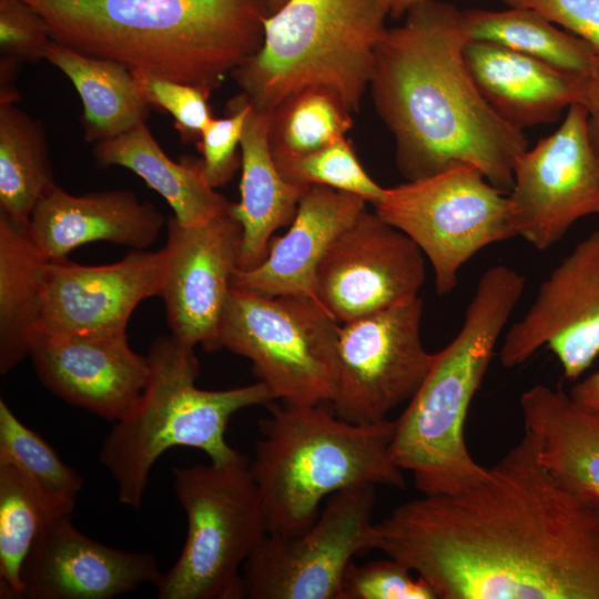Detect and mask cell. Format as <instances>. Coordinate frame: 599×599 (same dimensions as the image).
<instances>
[{
  "mask_svg": "<svg viewBox=\"0 0 599 599\" xmlns=\"http://www.w3.org/2000/svg\"><path fill=\"white\" fill-rule=\"evenodd\" d=\"M281 174L298 185H325L375 204L384 193L359 163L351 143L339 139L318 150L291 154L272 151Z\"/></svg>",
  "mask_w": 599,
  "mask_h": 599,
  "instance_id": "cell-32",
  "label": "cell"
},
{
  "mask_svg": "<svg viewBox=\"0 0 599 599\" xmlns=\"http://www.w3.org/2000/svg\"><path fill=\"white\" fill-rule=\"evenodd\" d=\"M163 271L162 250H133L121 261L98 266L48 261L41 331L91 337L126 334L135 307L160 296Z\"/></svg>",
  "mask_w": 599,
  "mask_h": 599,
  "instance_id": "cell-17",
  "label": "cell"
},
{
  "mask_svg": "<svg viewBox=\"0 0 599 599\" xmlns=\"http://www.w3.org/2000/svg\"><path fill=\"white\" fill-rule=\"evenodd\" d=\"M272 404L258 423L248 465L263 502L268 534L298 535L328 496L357 486H405L389 453L394 420L354 424L323 404Z\"/></svg>",
  "mask_w": 599,
  "mask_h": 599,
  "instance_id": "cell-5",
  "label": "cell"
},
{
  "mask_svg": "<svg viewBox=\"0 0 599 599\" xmlns=\"http://www.w3.org/2000/svg\"><path fill=\"white\" fill-rule=\"evenodd\" d=\"M164 223L153 204L141 202L129 190L72 195L55 185L33 210L29 232L48 261H60L97 241L145 250L158 240Z\"/></svg>",
  "mask_w": 599,
  "mask_h": 599,
  "instance_id": "cell-20",
  "label": "cell"
},
{
  "mask_svg": "<svg viewBox=\"0 0 599 599\" xmlns=\"http://www.w3.org/2000/svg\"><path fill=\"white\" fill-rule=\"evenodd\" d=\"M173 477L187 535L175 564L155 582L156 597L243 598V565L268 534L247 463L174 467Z\"/></svg>",
  "mask_w": 599,
  "mask_h": 599,
  "instance_id": "cell-8",
  "label": "cell"
},
{
  "mask_svg": "<svg viewBox=\"0 0 599 599\" xmlns=\"http://www.w3.org/2000/svg\"><path fill=\"white\" fill-rule=\"evenodd\" d=\"M0 464L21 468L48 490L75 499L83 479L0 399Z\"/></svg>",
  "mask_w": 599,
  "mask_h": 599,
  "instance_id": "cell-33",
  "label": "cell"
},
{
  "mask_svg": "<svg viewBox=\"0 0 599 599\" xmlns=\"http://www.w3.org/2000/svg\"><path fill=\"white\" fill-rule=\"evenodd\" d=\"M20 62L1 55L0 58V105L16 104L20 100L17 75Z\"/></svg>",
  "mask_w": 599,
  "mask_h": 599,
  "instance_id": "cell-39",
  "label": "cell"
},
{
  "mask_svg": "<svg viewBox=\"0 0 599 599\" xmlns=\"http://www.w3.org/2000/svg\"><path fill=\"white\" fill-rule=\"evenodd\" d=\"M93 156L100 166L118 165L139 175L169 203L181 225H201L232 207L233 203L206 182L200 161L170 159L146 122L94 143Z\"/></svg>",
  "mask_w": 599,
  "mask_h": 599,
  "instance_id": "cell-25",
  "label": "cell"
},
{
  "mask_svg": "<svg viewBox=\"0 0 599 599\" xmlns=\"http://www.w3.org/2000/svg\"><path fill=\"white\" fill-rule=\"evenodd\" d=\"M508 199L517 236L539 251L577 221L599 214V155L582 103L570 105L557 131L517 156Z\"/></svg>",
  "mask_w": 599,
  "mask_h": 599,
  "instance_id": "cell-13",
  "label": "cell"
},
{
  "mask_svg": "<svg viewBox=\"0 0 599 599\" xmlns=\"http://www.w3.org/2000/svg\"><path fill=\"white\" fill-rule=\"evenodd\" d=\"M271 16L282 9L288 0H266Z\"/></svg>",
  "mask_w": 599,
  "mask_h": 599,
  "instance_id": "cell-43",
  "label": "cell"
},
{
  "mask_svg": "<svg viewBox=\"0 0 599 599\" xmlns=\"http://www.w3.org/2000/svg\"><path fill=\"white\" fill-rule=\"evenodd\" d=\"M146 356L150 375L143 393L133 409L115 422L99 455L116 484L119 502L136 511L152 466L172 447L200 449L217 465L247 463L227 444V424L238 410L273 400L261 382L223 390L197 388L194 347L172 335L158 337Z\"/></svg>",
  "mask_w": 599,
  "mask_h": 599,
  "instance_id": "cell-6",
  "label": "cell"
},
{
  "mask_svg": "<svg viewBox=\"0 0 599 599\" xmlns=\"http://www.w3.org/2000/svg\"><path fill=\"white\" fill-rule=\"evenodd\" d=\"M464 60L488 104L520 131L555 122L565 109L583 104L593 79L489 41H467Z\"/></svg>",
  "mask_w": 599,
  "mask_h": 599,
  "instance_id": "cell-22",
  "label": "cell"
},
{
  "mask_svg": "<svg viewBox=\"0 0 599 599\" xmlns=\"http://www.w3.org/2000/svg\"><path fill=\"white\" fill-rule=\"evenodd\" d=\"M161 573L153 554L103 545L62 516L41 530L27 555L20 598L112 599L155 585Z\"/></svg>",
  "mask_w": 599,
  "mask_h": 599,
  "instance_id": "cell-18",
  "label": "cell"
},
{
  "mask_svg": "<svg viewBox=\"0 0 599 599\" xmlns=\"http://www.w3.org/2000/svg\"><path fill=\"white\" fill-rule=\"evenodd\" d=\"M44 59L78 91L85 141L112 139L145 122L150 104L134 74L123 64L82 54L53 40Z\"/></svg>",
  "mask_w": 599,
  "mask_h": 599,
  "instance_id": "cell-27",
  "label": "cell"
},
{
  "mask_svg": "<svg viewBox=\"0 0 599 599\" xmlns=\"http://www.w3.org/2000/svg\"><path fill=\"white\" fill-rule=\"evenodd\" d=\"M425 278L420 248L365 209L325 253L314 296L344 324L416 298Z\"/></svg>",
  "mask_w": 599,
  "mask_h": 599,
  "instance_id": "cell-14",
  "label": "cell"
},
{
  "mask_svg": "<svg viewBox=\"0 0 599 599\" xmlns=\"http://www.w3.org/2000/svg\"><path fill=\"white\" fill-rule=\"evenodd\" d=\"M507 192L459 163L384 190L375 212L406 234L429 261L436 293L455 288L460 268L480 250L517 237Z\"/></svg>",
  "mask_w": 599,
  "mask_h": 599,
  "instance_id": "cell-10",
  "label": "cell"
},
{
  "mask_svg": "<svg viewBox=\"0 0 599 599\" xmlns=\"http://www.w3.org/2000/svg\"><path fill=\"white\" fill-rule=\"evenodd\" d=\"M583 105L588 110L589 138L599 155V75L591 80Z\"/></svg>",
  "mask_w": 599,
  "mask_h": 599,
  "instance_id": "cell-41",
  "label": "cell"
},
{
  "mask_svg": "<svg viewBox=\"0 0 599 599\" xmlns=\"http://www.w3.org/2000/svg\"><path fill=\"white\" fill-rule=\"evenodd\" d=\"M44 128L16 104L0 105V211L29 221L54 187Z\"/></svg>",
  "mask_w": 599,
  "mask_h": 599,
  "instance_id": "cell-30",
  "label": "cell"
},
{
  "mask_svg": "<svg viewBox=\"0 0 599 599\" xmlns=\"http://www.w3.org/2000/svg\"><path fill=\"white\" fill-rule=\"evenodd\" d=\"M339 325L313 297L232 287L219 343L251 361L273 400L325 404L336 387Z\"/></svg>",
  "mask_w": 599,
  "mask_h": 599,
  "instance_id": "cell-9",
  "label": "cell"
},
{
  "mask_svg": "<svg viewBox=\"0 0 599 599\" xmlns=\"http://www.w3.org/2000/svg\"><path fill=\"white\" fill-rule=\"evenodd\" d=\"M388 557L364 565L353 560L342 581V599H437L429 583Z\"/></svg>",
  "mask_w": 599,
  "mask_h": 599,
  "instance_id": "cell-34",
  "label": "cell"
},
{
  "mask_svg": "<svg viewBox=\"0 0 599 599\" xmlns=\"http://www.w3.org/2000/svg\"><path fill=\"white\" fill-rule=\"evenodd\" d=\"M511 8L539 12L588 42L599 58V0H502Z\"/></svg>",
  "mask_w": 599,
  "mask_h": 599,
  "instance_id": "cell-38",
  "label": "cell"
},
{
  "mask_svg": "<svg viewBox=\"0 0 599 599\" xmlns=\"http://www.w3.org/2000/svg\"><path fill=\"white\" fill-rule=\"evenodd\" d=\"M366 209L353 193L309 185L288 231L272 238L267 256L257 266L237 270L232 287L265 296H314L319 263L335 240Z\"/></svg>",
  "mask_w": 599,
  "mask_h": 599,
  "instance_id": "cell-21",
  "label": "cell"
},
{
  "mask_svg": "<svg viewBox=\"0 0 599 599\" xmlns=\"http://www.w3.org/2000/svg\"><path fill=\"white\" fill-rule=\"evenodd\" d=\"M570 396L579 404L599 410V368L577 380L571 387Z\"/></svg>",
  "mask_w": 599,
  "mask_h": 599,
  "instance_id": "cell-40",
  "label": "cell"
},
{
  "mask_svg": "<svg viewBox=\"0 0 599 599\" xmlns=\"http://www.w3.org/2000/svg\"><path fill=\"white\" fill-rule=\"evenodd\" d=\"M388 10V14L394 18H400L407 13L413 7L424 0H382Z\"/></svg>",
  "mask_w": 599,
  "mask_h": 599,
  "instance_id": "cell-42",
  "label": "cell"
},
{
  "mask_svg": "<svg viewBox=\"0 0 599 599\" xmlns=\"http://www.w3.org/2000/svg\"><path fill=\"white\" fill-rule=\"evenodd\" d=\"M51 37L44 19L23 0H0L1 55L20 63L44 59Z\"/></svg>",
  "mask_w": 599,
  "mask_h": 599,
  "instance_id": "cell-37",
  "label": "cell"
},
{
  "mask_svg": "<svg viewBox=\"0 0 599 599\" xmlns=\"http://www.w3.org/2000/svg\"><path fill=\"white\" fill-rule=\"evenodd\" d=\"M248 106L250 101L241 92L229 101L227 116L213 118L201 134L200 165L206 182L213 189L229 183L235 171L241 167V156L236 150L241 145Z\"/></svg>",
  "mask_w": 599,
  "mask_h": 599,
  "instance_id": "cell-35",
  "label": "cell"
},
{
  "mask_svg": "<svg viewBox=\"0 0 599 599\" xmlns=\"http://www.w3.org/2000/svg\"><path fill=\"white\" fill-rule=\"evenodd\" d=\"M51 40L209 95L257 53L266 0H23Z\"/></svg>",
  "mask_w": 599,
  "mask_h": 599,
  "instance_id": "cell-3",
  "label": "cell"
},
{
  "mask_svg": "<svg viewBox=\"0 0 599 599\" xmlns=\"http://www.w3.org/2000/svg\"><path fill=\"white\" fill-rule=\"evenodd\" d=\"M542 346L556 355L569 380H578L599 355V230L541 283L529 309L506 332L500 362L516 367Z\"/></svg>",
  "mask_w": 599,
  "mask_h": 599,
  "instance_id": "cell-16",
  "label": "cell"
},
{
  "mask_svg": "<svg viewBox=\"0 0 599 599\" xmlns=\"http://www.w3.org/2000/svg\"><path fill=\"white\" fill-rule=\"evenodd\" d=\"M133 74L146 102L173 116L182 139L200 141L204 128L213 119L207 103L210 95L193 85L154 75Z\"/></svg>",
  "mask_w": 599,
  "mask_h": 599,
  "instance_id": "cell-36",
  "label": "cell"
},
{
  "mask_svg": "<svg viewBox=\"0 0 599 599\" xmlns=\"http://www.w3.org/2000/svg\"><path fill=\"white\" fill-rule=\"evenodd\" d=\"M519 404L539 461L599 516V410L541 384Z\"/></svg>",
  "mask_w": 599,
  "mask_h": 599,
  "instance_id": "cell-23",
  "label": "cell"
},
{
  "mask_svg": "<svg viewBox=\"0 0 599 599\" xmlns=\"http://www.w3.org/2000/svg\"><path fill=\"white\" fill-rule=\"evenodd\" d=\"M369 545L437 599H599V516L539 461L526 430L479 483L374 522Z\"/></svg>",
  "mask_w": 599,
  "mask_h": 599,
  "instance_id": "cell-1",
  "label": "cell"
},
{
  "mask_svg": "<svg viewBox=\"0 0 599 599\" xmlns=\"http://www.w3.org/2000/svg\"><path fill=\"white\" fill-rule=\"evenodd\" d=\"M162 297L171 335L205 351L221 348L220 326L240 270L242 225L230 211L195 226L166 222Z\"/></svg>",
  "mask_w": 599,
  "mask_h": 599,
  "instance_id": "cell-15",
  "label": "cell"
},
{
  "mask_svg": "<svg viewBox=\"0 0 599 599\" xmlns=\"http://www.w3.org/2000/svg\"><path fill=\"white\" fill-rule=\"evenodd\" d=\"M461 26L468 41H489L567 72L599 75V58L592 47L532 9L466 10Z\"/></svg>",
  "mask_w": 599,
  "mask_h": 599,
  "instance_id": "cell-28",
  "label": "cell"
},
{
  "mask_svg": "<svg viewBox=\"0 0 599 599\" xmlns=\"http://www.w3.org/2000/svg\"><path fill=\"white\" fill-rule=\"evenodd\" d=\"M423 300L416 298L339 325L333 413L349 423L387 419L408 402L436 353L420 338Z\"/></svg>",
  "mask_w": 599,
  "mask_h": 599,
  "instance_id": "cell-12",
  "label": "cell"
},
{
  "mask_svg": "<svg viewBox=\"0 0 599 599\" xmlns=\"http://www.w3.org/2000/svg\"><path fill=\"white\" fill-rule=\"evenodd\" d=\"M351 114L331 93L305 90L272 113L271 150L302 154L326 146L345 138Z\"/></svg>",
  "mask_w": 599,
  "mask_h": 599,
  "instance_id": "cell-31",
  "label": "cell"
},
{
  "mask_svg": "<svg viewBox=\"0 0 599 599\" xmlns=\"http://www.w3.org/2000/svg\"><path fill=\"white\" fill-rule=\"evenodd\" d=\"M525 285L524 275L502 264L483 273L461 328L436 353L420 387L394 420L390 458L412 473L423 495L456 494L487 475L466 446L465 422Z\"/></svg>",
  "mask_w": 599,
  "mask_h": 599,
  "instance_id": "cell-4",
  "label": "cell"
},
{
  "mask_svg": "<svg viewBox=\"0 0 599 599\" xmlns=\"http://www.w3.org/2000/svg\"><path fill=\"white\" fill-rule=\"evenodd\" d=\"M467 41L460 11L424 0L407 12L403 26L385 31L368 88L394 135L396 164L406 181L465 163L508 193L515 161L528 140L476 87L464 60Z\"/></svg>",
  "mask_w": 599,
  "mask_h": 599,
  "instance_id": "cell-2",
  "label": "cell"
},
{
  "mask_svg": "<svg viewBox=\"0 0 599 599\" xmlns=\"http://www.w3.org/2000/svg\"><path fill=\"white\" fill-rule=\"evenodd\" d=\"M30 357L51 393L112 422L133 409L150 375L148 356L130 347L126 334L91 337L41 331Z\"/></svg>",
  "mask_w": 599,
  "mask_h": 599,
  "instance_id": "cell-19",
  "label": "cell"
},
{
  "mask_svg": "<svg viewBox=\"0 0 599 599\" xmlns=\"http://www.w3.org/2000/svg\"><path fill=\"white\" fill-rule=\"evenodd\" d=\"M387 14L382 0H288L265 20L261 50L232 77L265 113L308 89L324 90L357 112Z\"/></svg>",
  "mask_w": 599,
  "mask_h": 599,
  "instance_id": "cell-7",
  "label": "cell"
},
{
  "mask_svg": "<svg viewBox=\"0 0 599 599\" xmlns=\"http://www.w3.org/2000/svg\"><path fill=\"white\" fill-rule=\"evenodd\" d=\"M376 488L357 486L328 496L302 534H267L243 565V598L342 599L347 566L372 550Z\"/></svg>",
  "mask_w": 599,
  "mask_h": 599,
  "instance_id": "cell-11",
  "label": "cell"
},
{
  "mask_svg": "<svg viewBox=\"0 0 599 599\" xmlns=\"http://www.w3.org/2000/svg\"><path fill=\"white\" fill-rule=\"evenodd\" d=\"M75 499L52 493L12 464H0V593L20 598L21 568L52 520L71 516Z\"/></svg>",
  "mask_w": 599,
  "mask_h": 599,
  "instance_id": "cell-29",
  "label": "cell"
},
{
  "mask_svg": "<svg viewBox=\"0 0 599 599\" xmlns=\"http://www.w3.org/2000/svg\"><path fill=\"white\" fill-rule=\"evenodd\" d=\"M272 114L251 102L241 138V181L238 203L232 212L242 225L240 270L257 266L267 256L273 233L290 225L309 185L287 181L272 155Z\"/></svg>",
  "mask_w": 599,
  "mask_h": 599,
  "instance_id": "cell-24",
  "label": "cell"
},
{
  "mask_svg": "<svg viewBox=\"0 0 599 599\" xmlns=\"http://www.w3.org/2000/svg\"><path fill=\"white\" fill-rule=\"evenodd\" d=\"M48 260L29 232V221L0 211V373L30 355L41 331L42 274Z\"/></svg>",
  "mask_w": 599,
  "mask_h": 599,
  "instance_id": "cell-26",
  "label": "cell"
}]
</instances>
